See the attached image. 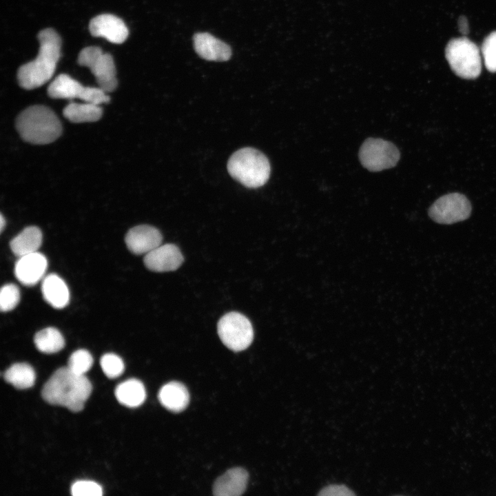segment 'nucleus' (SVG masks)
Masks as SVG:
<instances>
[{"instance_id":"f257e3e1","label":"nucleus","mask_w":496,"mask_h":496,"mask_svg":"<svg viewBox=\"0 0 496 496\" xmlns=\"http://www.w3.org/2000/svg\"><path fill=\"white\" fill-rule=\"evenodd\" d=\"M39 50L37 57L22 65L17 71L19 85L32 90L47 83L54 75L61 56V39L52 28H48L38 34Z\"/></svg>"},{"instance_id":"1a4fd4ad","label":"nucleus","mask_w":496,"mask_h":496,"mask_svg":"<svg viewBox=\"0 0 496 496\" xmlns=\"http://www.w3.org/2000/svg\"><path fill=\"white\" fill-rule=\"evenodd\" d=\"M471 213V205L467 198L459 193L444 195L429 208L428 215L440 224H453L467 219Z\"/></svg>"},{"instance_id":"6e6552de","label":"nucleus","mask_w":496,"mask_h":496,"mask_svg":"<svg viewBox=\"0 0 496 496\" xmlns=\"http://www.w3.org/2000/svg\"><path fill=\"white\" fill-rule=\"evenodd\" d=\"M400 156V152L395 145L381 138H367L359 151L362 165L371 172L394 167Z\"/></svg>"},{"instance_id":"4be33fe9","label":"nucleus","mask_w":496,"mask_h":496,"mask_svg":"<svg viewBox=\"0 0 496 496\" xmlns=\"http://www.w3.org/2000/svg\"><path fill=\"white\" fill-rule=\"evenodd\" d=\"M5 381L18 389H25L33 386L35 373L27 363H16L10 366L3 375Z\"/></svg>"},{"instance_id":"4468645a","label":"nucleus","mask_w":496,"mask_h":496,"mask_svg":"<svg viewBox=\"0 0 496 496\" xmlns=\"http://www.w3.org/2000/svg\"><path fill=\"white\" fill-rule=\"evenodd\" d=\"M196 52L208 61H224L231 55L230 47L223 41L207 32L196 33L194 36Z\"/></svg>"},{"instance_id":"aec40b11","label":"nucleus","mask_w":496,"mask_h":496,"mask_svg":"<svg viewBox=\"0 0 496 496\" xmlns=\"http://www.w3.org/2000/svg\"><path fill=\"white\" fill-rule=\"evenodd\" d=\"M115 396L121 404L128 407H136L143 403L146 393L141 381L130 379L116 386Z\"/></svg>"},{"instance_id":"ddd939ff","label":"nucleus","mask_w":496,"mask_h":496,"mask_svg":"<svg viewBox=\"0 0 496 496\" xmlns=\"http://www.w3.org/2000/svg\"><path fill=\"white\" fill-rule=\"evenodd\" d=\"M162 240L163 237L159 230L147 225L131 228L125 238L128 249L137 255L147 254L161 245Z\"/></svg>"},{"instance_id":"f03ea898","label":"nucleus","mask_w":496,"mask_h":496,"mask_svg":"<svg viewBox=\"0 0 496 496\" xmlns=\"http://www.w3.org/2000/svg\"><path fill=\"white\" fill-rule=\"evenodd\" d=\"M92 392V384L84 375L74 373L68 366L55 371L41 390V396L48 403L61 405L73 412L83 409Z\"/></svg>"},{"instance_id":"393cba45","label":"nucleus","mask_w":496,"mask_h":496,"mask_svg":"<svg viewBox=\"0 0 496 496\" xmlns=\"http://www.w3.org/2000/svg\"><path fill=\"white\" fill-rule=\"evenodd\" d=\"M482 54L486 69L496 72V31L490 33L482 45Z\"/></svg>"},{"instance_id":"0eeeda50","label":"nucleus","mask_w":496,"mask_h":496,"mask_svg":"<svg viewBox=\"0 0 496 496\" xmlns=\"http://www.w3.org/2000/svg\"><path fill=\"white\" fill-rule=\"evenodd\" d=\"M217 328L223 343L234 351L245 350L252 342L254 330L251 323L240 313L225 314L218 321Z\"/></svg>"},{"instance_id":"7c9ffc66","label":"nucleus","mask_w":496,"mask_h":496,"mask_svg":"<svg viewBox=\"0 0 496 496\" xmlns=\"http://www.w3.org/2000/svg\"><path fill=\"white\" fill-rule=\"evenodd\" d=\"M5 225H6L5 218H4V217L3 216V215L1 214V218H0V229H1V231H3V230L4 227H5Z\"/></svg>"},{"instance_id":"412c9836","label":"nucleus","mask_w":496,"mask_h":496,"mask_svg":"<svg viewBox=\"0 0 496 496\" xmlns=\"http://www.w3.org/2000/svg\"><path fill=\"white\" fill-rule=\"evenodd\" d=\"M64 116L72 123L94 122L103 114L100 105L86 102H71L63 110Z\"/></svg>"},{"instance_id":"5701e85b","label":"nucleus","mask_w":496,"mask_h":496,"mask_svg":"<svg viewBox=\"0 0 496 496\" xmlns=\"http://www.w3.org/2000/svg\"><path fill=\"white\" fill-rule=\"evenodd\" d=\"M37 349L42 353H54L65 346V340L60 331L54 327H47L38 331L34 338Z\"/></svg>"},{"instance_id":"6ab92c4d","label":"nucleus","mask_w":496,"mask_h":496,"mask_svg":"<svg viewBox=\"0 0 496 496\" xmlns=\"http://www.w3.org/2000/svg\"><path fill=\"white\" fill-rule=\"evenodd\" d=\"M42 243V233L39 228L30 226L17 235L10 243V249L18 257L38 251Z\"/></svg>"},{"instance_id":"cd10ccee","label":"nucleus","mask_w":496,"mask_h":496,"mask_svg":"<svg viewBox=\"0 0 496 496\" xmlns=\"http://www.w3.org/2000/svg\"><path fill=\"white\" fill-rule=\"evenodd\" d=\"M71 494L74 496H101L102 488L92 481H77L71 487Z\"/></svg>"},{"instance_id":"20e7f679","label":"nucleus","mask_w":496,"mask_h":496,"mask_svg":"<svg viewBox=\"0 0 496 496\" xmlns=\"http://www.w3.org/2000/svg\"><path fill=\"white\" fill-rule=\"evenodd\" d=\"M227 170L234 179L249 188L264 185L270 176V164L261 152L251 147L234 152L227 163Z\"/></svg>"},{"instance_id":"dca6fc26","label":"nucleus","mask_w":496,"mask_h":496,"mask_svg":"<svg viewBox=\"0 0 496 496\" xmlns=\"http://www.w3.org/2000/svg\"><path fill=\"white\" fill-rule=\"evenodd\" d=\"M41 292L44 300L56 309L66 307L70 300V291L64 280L55 273L42 279Z\"/></svg>"},{"instance_id":"f3484780","label":"nucleus","mask_w":496,"mask_h":496,"mask_svg":"<svg viewBox=\"0 0 496 496\" xmlns=\"http://www.w3.org/2000/svg\"><path fill=\"white\" fill-rule=\"evenodd\" d=\"M158 399L167 409L173 412H180L188 405L189 395L183 384L170 382L161 387Z\"/></svg>"},{"instance_id":"bb28decb","label":"nucleus","mask_w":496,"mask_h":496,"mask_svg":"<svg viewBox=\"0 0 496 496\" xmlns=\"http://www.w3.org/2000/svg\"><path fill=\"white\" fill-rule=\"evenodd\" d=\"M100 364L103 371L109 378H117L124 371L122 359L114 353L104 354L101 358Z\"/></svg>"},{"instance_id":"7ed1b4c3","label":"nucleus","mask_w":496,"mask_h":496,"mask_svg":"<svg viewBox=\"0 0 496 496\" xmlns=\"http://www.w3.org/2000/svg\"><path fill=\"white\" fill-rule=\"evenodd\" d=\"M16 128L26 142L44 145L57 139L62 132L61 123L55 113L44 105H32L21 112Z\"/></svg>"},{"instance_id":"a878e982","label":"nucleus","mask_w":496,"mask_h":496,"mask_svg":"<svg viewBox=\"0 0 496 496\" xmlns=\"http://www.w3.org/2000/svg\"><path fill=\"white\" fill-rule=\"evenodd\" d=\"M20 300V291L18 287L10 283L1 287L0 293V309L3 312L14 309Z\"/></svg>"},{"instance_id":"a211bd4d","label":"nucleus","mask_w":496,"mask_h":496,"mask_svg":"<svg viewBox=\"0 0 496 496\" xmlns=\"http://www.w3.org/2000/svg\"><path fill=\"white\" fill-rule=\"evenodd\" d=\"M85 86L66 74L58 75L49 85L48 94L53 99H81Z\"/></svg>"},{"instance_id":"39448f33","label":"nucleus","mask_w":496,"mask_h":496,"mask_svg":"<svg viewBox=\"0 0 496 496\" xmlns=\"http://www.w3.org/2000/svg\"><path fill=\"white\" fill-rule=\"evenodd\" d=\"M445 56L451 70L459 77L474 79L480 74L479 48L466 37L451 39L446 47Z\"/></svg>"},{"instance_id":"423d86ee","label":"nucleus","mask_w":496,"mask_h":496,"mask_svg":"<svg viewBox=\"0 0 496 496\" xmlns=\"http://www.w3.org/2000/svg\"><path fill=\"white\" fill-rule=\"evenodd\" d=\"M77 61L80 65L90 70L104 91L110 92L116 88V67L110 54L104 53L99 47L88 46L81 50Z\"/></svg>"},{"instance_id":"c756f323","label":"nucleus","mask_w":496,"mask_h":496,"mask_svg":"<svg viewBox=\"0 0 496 496\" xmlns=\"http://www.w3.org/2000/svg\"><path fill=\"white\" fill-rule=\"evenodd\" d=\"M458 26H459V31L462 34H466L468 33V21L464 16H462L459 18Z\"/></svg>"},{"instance_id":"2eb2a0df","label":"nucleus","mask_w":496,"mask_h":496,"mask_svg":"<svg viewBox=\"0 0 496 496\" xmlns=\"http://www.w3.org/2000/svg\"><path fill=\"white\" fill-rule=\"evenodd\" d=\"M248 482V473L242 468L228 470L214 483L213 493L217 496H238L244 493Z\"/></svg>"},{"instance_id":"9d476101","label":"nucleus","mask_w":496,"mask_h":496,"mask_svg":"<svg viewBox=\"0 0 496 496\" xmlns=\"http://www.w3.org/2000/svg\"><path fill=\"white\" fill-rule=\"evenodd\" d=\"M89 30L93 37H103L116 44L123 43L129 34L123 21L111 14H102L92 18L89 23Z\"/></svg>"},{"instance_id":"9b49d317","label":"nucleus","mask_w":496,"mask_h":496,"mask_svg":"<svg viewBox=\"0 0 496 496\" xmlns=\"http://www.w3.org/2000/svg\"><path fill=\"white\" fill-rule=\"evenodd\" d=\"M145 267L155 272H167L177 269L183 262L179 248L173 244L161 245L145 255Z\"/></svg>"},{"instance_id":"c85d7f7f","label":"nucleus","mask_w":496,"mask_h":496,"mask_svg":"<svg viewBox=\"0 0 496 496\" xmlns=\"http://www.w3.org/2000/svg\"><path fill=\"white\" fill-rule=\"evenodd\" d=\"M320 495H353L354 493L343 484H330L324 486L318 493Z\"/></svg>"},{"instance_id":"b1692460","label":"nucleus","mask_w":496,"mask_h":496,"mask_svg":"<svg viewBox=\"0 0 496 496\" xmlns=\"http://www.w3.org/2000/svg\"><path fill=\"white\" fill-rule=\"evenodd\" d=\"M92 364L93 358L90 353L85 349H79L70 356L68 367L75 373L84 375Z\"/></svg>"},{"instance_id":"f8f14e48","label":"nucleus","mask_w":496,"mask_h":496,"mask_svg":"<svg viewBox=\"0 0 496 496\" xmlns=\"http://www.w3.org/2000/svg\"><path fill=\"white\" fill-rule=\"evenodd\" d=\"M47 267L45 256L37 251L19 257L14 266V275L21 284L32 286L44 278Z\"/></svg>"}]
</instances>
